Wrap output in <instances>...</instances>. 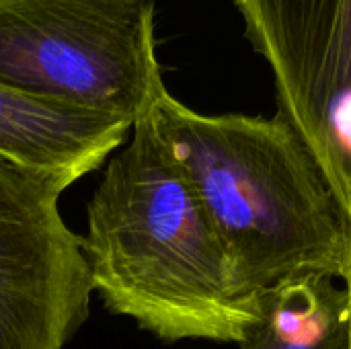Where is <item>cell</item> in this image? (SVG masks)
Segmentation results:
<instances>
[{
    "label": "cell",
    "instance_id": "5b68a950",
    "mask_svg": "<svg viewBox=\"0 0 351 349\" xmlns=\"http://www.w3.org/2000/svg\"><path fill=\"white\" fill-rule=\"evenodd\" d=\"M62 191L0 156V349H62L90 309V276Z\"/></svg>",
    "mask_w": 351,
    "mask_h": 349
},
{
    "label": "cell",
    "instance_id": "7a4b0ae2",
    "mask_svg": "<svg viewBox=\"0 0 351 349\" xmlns=\"http://www.w3.org/2000/svg\"><path fill=\"white\" fill-rule=\"evenodd\" d=\"M146 115L191 181L251 298L302 276L343 282L350 218L315 156L280 115H206L167 88Z\"/></svg>",
    "mask_w": 351,
    "mask_h": 349
},
{
    "label": "cell",
    "instance_id": "8992f818",
    "mask_svg": "<svg viewBox=\"0 0 351 349\" xmlns=\"http://www.w3.org/2000/svg\"><path fill=\"white\" fill-rule=\"evenodd\" d=\"M132 123L37 99L0 84V156L66 191L97 171L128 138Z\"/></svg>",
    "mask_w": 351,
    "mask_h": 349
},
{
    "label": "cell",
    "instance_id": "6da1fadb",
    "mask_svg": "<svg viewBox=\"0 0 351 349\" xmlns=\"http://www.w3.org/2000/svg\"><path fill=\"white\" fill-rule=\"evenodd\" d=\"M86 214L90 288L111 313L169 344H241L259 298L243 290L199 195L146 113L105 169Z\"/></svg>",
    "mask_w": 351,
    "mask_h": 349
},
{
    "label": "cell",
    "instance_id": "3957f363",
    "mask_svg": "<svg viewBox=\"0 0 351 349\" xmlns=\"http://www.w3.org/2000/svg\"><path fill=\"white\" fill-rule=\"evenodd\" d=\"M0 84L134 125L167 88L154 0H0Z\"/></svg>",
    "mask_w": 351,
    "mask_h": 349
},
{
    "label": "cell",
    "instance_id": "52a82bcc",
    "mask_svg": "<svg viewBox=\"0 0 351 349\" xmlns=\"http://www.w3.org/2000/svg\"><path fill=\"white\" fill-rule=\"evenodd\" d=\"M331 276H302L259 296L241 349H351L350 296Z\"/></svg>",
    "mask_w": 351,
    "mask_h": 349
},
{
    "label": "cell",
    "instance_id": "277c9868",
    "mask_svg": "<svg viewBox=\"0 0 351 349\" xmlns=\"http://www.w3.org/2000/svg\"><path fill=\"white\" fill-rule=\"evenodd\" d=\"M267 62L278 113L315 156L351 222V0H234Z\"/></svg>",
    "mask_w": 351,
    "mask_h": 349
},
{
    "label": "cell",
    "instance_id": "ba28073f",
    "mask_svg": "<svg viewBox=\"0 0 351 349\" xmlns=\"http://www.w3.org/2000/svg\"><path fill=\"white\" fill-rule=\"evenodd\" d=\"M343 286H346L348 296H350V313H351V259H350V265H348V272H346V276H343Z\"/></svg>",
    "mask_w": 351,
    "mask_h": 349
}]
</instances>
